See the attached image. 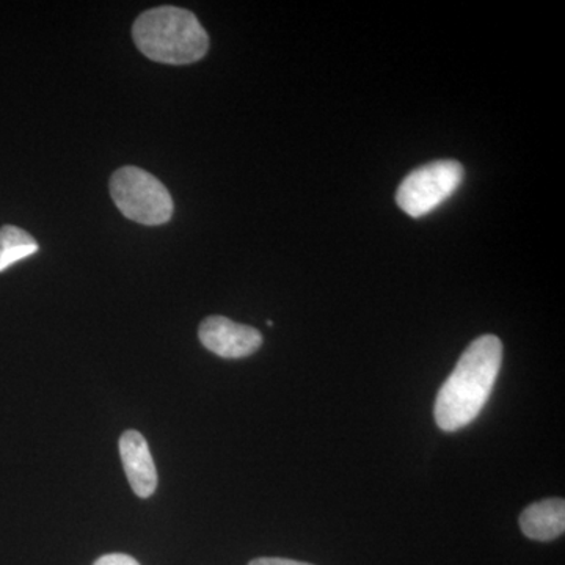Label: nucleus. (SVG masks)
Here are the masks:
<instances>
[{"label": "nucleus", "mask_w": 565, "mask_h": 565, "mask_svg": "<svg viewBox=\"0 0 565 565\" xmlns=\"http://www.w3.org/2000/svg\"><path fill=\"white\" fill-rule=\"evenodd\" d=\"M110 195L129 221L156 226L172 218V195L158 178L139 167H121L111 174Z\"/></svg>", "instance_id": "nucleus-3"}, {"label": "nucleus", "mask_w": 565, "mask_h": 565, "mask_svg": "<svg viewBox=\"0 0 565 565\" xmlns=\"http://www.w3.org/2000/svg\"><path fill=\"white\" fill-rule=\"evenodd\" d=\"M132 39L141 54L167 65H191L210 50V36L192 11L158 7L134 22Z\"/></svg>", "instance_id": "nucleus-2"}, {"label": "nucleus", "mask_w": 565, "mask_h": 565, "mask_svg": "<svg viewBox=\"0 0 565 565\" xmlns=\"http://www.w3.org/2000/svg\"><path fill=\"white\" fill-rule=\"evenodd\" d=\"M120 456L134 493L150 498L158 489V471L143 435L137 430H126L120 438Z\"/></svg>", "instance_id": "nucleus-6"}, {"label": "nucleus", "mask_w": 565, "mask_h": 565, "mask_svg": "<svg viewBox=\"0 0 565 565\" xmlns=\"http://www.w3.org/2000/svg\"><path fill=\"white\" fill-rule=\"evenodd\" d=\"M501 362L503 343L494 334L468 345L435 401V422L441 430L456 433L478 418L493 392Z\"/></svg>", "instance_id": "nucleus-1"}, {"label": "nucleus", "mask_w": 565, "mask_h": 565, "mask_svg": "<svg viewBox=\"0 0 565 565\" xmlns=\"http://www.w3.org/2000/svg\"><path fill=\"white\" fill-rule=\"evenodd\" d=\"M200 341L207 351L222 359H244L263 344V337L253 327L233 322L223 316L204 319L199 330Z\"/></svg>", "instance_id": "nucleus-5"}, {"label": "nucleus", "mask_w": 565, "mask_h": 565, "mask_svg": "<svg viewBox=\"0 0 565 565\" xmlns=\"http://www.w3.org/2000/svg\"><path fill=\"white\" fill-rule=\"evenodd\" d=\"M248 565H313L307 563H299V561L281 559V557H259V559L252 561Z\"/></svg>", "instance_id": "nucleus-10"}, {"label": "nucleus", "mask_w": 565, "mask_h": 565, "mask_svg": "<svg viewBox=\"0 0 565 565\" xmlns=\"http://www.w3.org/2000/svg\"><path fill=\"white\" fill-rule=\"evenodd\" d=\"M39 250V243L24 230L13 225L0 228V273Z\"/></svg>", "instance_id": "nucleus-8"}, {"label": "nucleus", "mask_w": 565, "mask_h": 565, "mask_svg": "<svg viewBox=\"0 0 565 565\" xmlns=\"http://www.w3.org/2000/svg\"><path fill=\"white\" fill-rule=\"evenodd\" d=\"M463 181L462 163L435 161L414 170L396 192V203L411 217L419 218L437 210Z\"/></svg>", "instance_id": "nucleus-4"}, {"label": "nucleus", "mask_w": 565, "mask_h": 565, "mask_svg": "<svg viewBox=\"0 0 565 565\" xmlns=\"http://www.w3.org/2000/svg\"><path fill=\"white\" fill-rule=\"evenodd\" d=\"M93 565H140L132 556L122 555V553H110L99 557Z\"/></svg>", "instance_id": "nucleus-9"}, {"label": "nucleus", "mask_w": 565, "mask_h": 565, "mask_svg": "<svg viewBox=\"0 0 565 565\" xmlns=\"http://www.w3.org/2000/svg\"><path fill=\"white\" fill-rule=\"evenodd\" d=\"M520 527L533 541H555L565 531V501L550 498L527 505L520 515Z\"/></svg>", "instance_id": "nucleus-7"}]
</instances>
